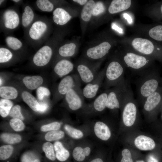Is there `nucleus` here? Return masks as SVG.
<instances>
[{"mask_svg":"<svg viewBox=\"0 0 162 162\" xmlns=\"http://www.w3.org/2000/svg\"><path fill=\"white\" fill-rule=\"evenodd\" d=\"M124 69L120 63L116 61L111 62L106 68L102 88L110 89L124 82Z\"/></svg>","mask_w":162,"mask_h":162,"instance_id":"obj_1","label":"nucleus"},{"mask_svg":"<svg viewBox=\"0 0 162 162\" xmlns=\"http://www.w3.org/2000/svg\"><path fill=\"white\" fill-rule=\"evenodd\" d=\"M137 84V98L143 102L158 89L159 82L153 73L146 72L140 75Z\"/></svg>","mask_w":162,"mask_h":162,"instance_id":"obj_2","label":"nucleus"},{"mask_svg":"<svg viewBox=\"0 0 162 162\" xmlns=\"http://www.w3.org/2000/svg\"><path fill=\"white\" fill-rule=\"evenodd\" d=\"M130 88L129 83L125 80L118 85L110 88L106 107L110 110L119 109Z\"/></svg>","mask_w":162,"mask_h":162,"instance_id":"obj_3","label":"nucleus"},{"mask_svg":"<svg viewBox=\"0 0 162 162\" xmlns=\"http://www.w3.org/2000/svg\"><path fill=\"white\" fill-rule=\"evenodd\" d=\"M122 104L124 105L122 112L123 123L127 126H131L134 123L137 114L136 105L131 88L127 92Z\"/></svg>","mask_w":162,"mask_h":162,"instance_id":"obj_4","label":"nucleus"},{"mask_svg":"<svg viewBox=\"0 0 162 162\" xmlns=\"http://www.w3.org/2000/svg\"><path fill=\"white\" fill-rule=\"evenodd\" d=\"M106 68L99 71L94 79L86 84L82 89L84 98L91 99L94 98L102 88L104 81Z\"/></svg>","mask_w":162,"mask_h":162,"instance_id":"obj_5","label":"nucleus"},{"mask_svg":"<svg viewBox=\"0 0 162 162\" xmlns=\"http://www.w3.org/2000/svg\"><path fill=\"white\" fill-rule=\"evenodd\" d=\"M81 81L77 73H74L64 77L60 82L57 87L58 94L65 95L72 88H81Z\"/></svg>","mask_w":162,"mask_h":162,"instance_id":"obj_6","label":"nucleus"},{"mask_svg":"<svg viewBox=\"0 0 162 162\" xmlns=\"http://www.w3.org/2000/svg\"><path fill=\"white\" fill-rule=\"evenodd\" d=\"M84 98L81 88H72L65 95V100L69 108L74 111L81 109L82 106Z\"/></svg>","mask_w":162,"mask_h":162,"instance_id":"obj_7","label":"nucleus"},{"mask_svg":"<svg viewBox=\"0 0 162 162\" xmlns=\"http://www.w3.org/2000/svg\"><path fill=\"white\" fill-rule=\"evenodd\" d=\"M124 61L128 67L140 71L149 63L145 57L132 52H128L124 56Z\"/></svg>","mask_w":162,"mask_h":162,"instance_id":"obj_8","label":"nucleus"},{"mask_svg":"<svg viewBox=\"0 0 162 162\" xmlns=\"http://www.w3.org/2000/svg\"><path fill=\"white\" fill-rule=\"evenodd\" d=\"M98 69V67H91L83 63L78 64L76 68L81 82L86 84L91 82L96 77L99 72Z\"/></svg>","mask_w":162,"mask_h":162,"instance_id":"obj_9","label":"nucleus"},{"mask_svg":"<svg viewBox=\"0 0 162 162\" xmlns=\"http://www.w3.org/2000/svg\"><path fill=\"white\" fill-rule=\"evenodd\" d=\"M48 29L47 23L44 20H38L35 21L31 26L28 32L30 39L37 41L42 39Z\"/></svg>","mask_w":162,"mask_h":162,"instance_id":"obj_10","label":"nucleus"},{"mask_svg":"<svg viewBox=\"0 0 162 162\" xmlns=\"http://www.w3.org/2000/svg\"><path fill=\"white\" fill-rule=\"evenodd\" d=\"M52 50L49 45L46 44L41 47L35 54L33 61L36 65L44 66L50 61L52 55Z\"/></svg>","mask_w":162,"mask_h":162,"instance_id":"obj_11","label":"nucleus"},{"mask_svg":"<svg viewBox=\"0 0 162 162\" xmlns=\"http://www.w3.org/2000/svg\"><path fill=\"white\" fill-rule=\"evenodd\" d=\"M111 46L107 42H104L99 45L88 49L86 55L88 58L94 60L101 59L108 52Z\"/></svg>","mask_w":162,"mask_h":162,"instance_id":"obj_12","label":"nucleus"},{"mask_svg":"<svg viewBox=\"0 0 162 162\" xmlns=\"http://www.w3.org/2000/svg\"><path fill=\"white\" fill-rule=\"evenodd\" d=\"M3 20L4 26L9 29L16 28L19 26L20 22L18 14L13 9H9L4 12Z\"/></svg>","mask_w":162,"mask_h":162,"instance_id":"obj_13","label":"nucleus"},{"mask_svg":"<svg viewBox=\"0 0 162 162\" xmlns=\"http://www.w3.org/2000/svg\"><path fill=\"white\" fill-rule=\"evenodd\" d=\"M133 47L139 52L145 55L151 54L154 50V46L150 40L146 39L136 38L132 41Z\"/></svg>","mask_w":162,"mask_h":162,"instance_id":"obj_14","label":"nucleus"},{"mask_svg":"<svg viewBox=\"0 0 162 162\" xmlns=\"http://www.w3.org/2000/svg\"><path fill=\"white\" fill-rule=\"evenodd\" d=\"M73 64L70 61L63 59L59 61L54 68L55 73L60 76H65L71 73L74 69Z\"/></svg>","mask_w":162,"mask_h":162,"instance_id":"obj_15","label":"nucleus"},{"mask_svg":"<svg viewBox=\"0 0 162 162\" xmlns=\"http://www.w3.org/2000/svg\"><path fill=\"white\" fill-rule=\"evenodd\" d=\"M161 100L160 93L158 90L148 96L143 102V108L146 112L153 110L160 103Z\"/></svg>","mask_w":162,"mask_h":162,"instance_id":"obj_16","label":"nucleus"},{"mask_svg":"<svg viewBox=\"0 0 162 162\" xmlns=\"http://www.w3.org/2000/svg\"><path fill=\"white\" fill-rule=\"evenodd\" d=\"M135 146L142 150H149L155 147V142L151 138L144 135H141L136 137L134 141Z\"/></svg>","mask_w":162,"mask_h":162,"instance_id":"obj_17","label":"nucleus"},{"mask_svg":"<svg viewBox=\"0 0 162 162\" xmlns=\"http://www.w3.org/2000/svg\"><path fill=\"white\" fill-rule=\"evenodd\" d=\"M94 131L97 137L103 140H108L111 136V132L108 126L101 121L96 122L94 127Z\"/></svg>","mask_w":162,"mask_h":162,"instance_id":"obj_18","label":"nucleus"},{"mask_svg":"<svg viewBox=\"0 0 162 162\" xmlns=\"http://www.w3.org/2000/svg\"><path fill=\"white\" fill-rule=\"evenodd\" d=\"M52 14L53 21L60 25L66 24L71 18L69 13L62 8H56L53 11Z\"/></svg>","mask_w":162,"mask_h":162,"instance_id":"obj_19","label":"nucleus"},{"mask_svg":"<svg viewBox=\"0 0 162 162\" xmlns=\"http://www.w3.org/2000/svg\"><path fill=\"white\" fill-rule=\"evenodd\" d=\"M131 4L130 0H114L110 5L108 11L112 14L117 13L128 9Z\"/></svg>","mask_w":162,"mask_h":162,"instance_id":"obj_20","label":"nucleus"},{"mask_svg":"<svg viewBox=\"0 0 162 162\" xmlns=\"http://www.w3.org/2000/svg\"><path fill=\"white\" fill-rule=\"evenodd\" d=\"M110 89L105 90L94 100L92 105V108L94 111L101 112L106 107V104Z\"/></svg>","mask_w":162,"mask_h":162,"instance_id":"obj_21","label":"nucleus"},{"mask_svg":"<svg viewBox=\"0 0 162 162\" xmlns=\"http://www.w3.org/2000/svg\"><path fill=\"white\" fill-rule=\"evenodd\" d=\"M22 82L27 88L29 89L34 90L43 83V79L40 76H28L23 78Z\"/></svg>","mask_w":162,"mask_h":162,"instance_id":"obj_22","label":"nucleus"},{"mask_svg":"<svg viewBox=\"0 0 162 162\" xmlns=\"http://www.w3.org/2000/svg\"><path fill=\"white\" fill-rule=\"evenodd\" d=\"M53 146L56 158L62 162L67 160L69 157L70 153L64 148L62 143L60 142L56 141L54 143Z\"/></svg>","mask_w":162,"mask_h":162,"instance_id":"obj_23","label":"nucleus"},{"mask_svg":"<svg viewBox=\"0 0 162 162\" xmlns=\"http://www.w3.org/2000/svg\"><path fill=\"white\" fill-rule=\"evenodd\" d=\"M22 99L35 112L39 111V103L36 98L27 91H23L22 94Z\"/></svg>","mask_w":162,"mask_h":162,"instance_id":"obj_24","label":"nucleus"},{"mask_svg":"<svg viewBox=\"0 0 162 162\" xmlns=\"http://www.w3.org/2000/svg\"><path fill=\"white\" fill-rule=\"evenodd\" d=\"M34 14L32 8L28 5L26 6L22 16L21 22L22 26L26 28L32 22Z\"/></svg>","mask_w":162,"mask_h":162,"instance_id":"obj_25","label":"nucleus"},{"mask_svg":"<svg viewBox=\"0 0 162 162\" xmlns=\"http://www.w3.org/2000/svg\"><path fill=\"white\" fill-rule=\"evenodd\" d=\"M18 94V92L14 87L4 86L0 88V96L3 99H14L17 97Z\"/></svg>","mask_w":162,"mask_h":162,"instance_id":"obj_26","label":"nucleus"},{"mask_svg":"<svg viewBox=\"0 0 162 162\" xmlns=\"http://www.w3.org/2000/svg\"><path fill=\"white\" fill-rule=\"evenodd\" d=\"M95 3L93 0L89 1L83 7L81 13V17L84 21H89L92 14V12Z\"/></svg>","mask_w":162,"mask_h":162,"instance_id":"obj_27","label":"nucleus"},{"mask_svg":"<svg viewBox=\"0 0 162 162\" xmlns=\"http://www.w3.org/2000/svg\"><path fill=\"white\" fill-rule=\"evenodd\" d=\"M76 48V45L74 43L65 44L59 48L58 52L59 55L62 57H71L75 54Z\"/></svg>","mask_w":162,"mask_h":162,"instance_id":"obj_28","label":"nucleus"},{"mask_svg":"<svg viewBox=\"0 0 162 162\" xmlns=\"http://www.w3.org/2000/svg\"><path fill=\"white\" fill-rule=\"evenodd\" d=\"M13 102L10 100L2 99L0 100V114L5 117L9 114L13 106Z\"/></svg>","mask_w":162,"mask_h":162,"instance_id":"obj_29","label":"nucleus"},{"mask_svg":"<svg viewBox=\"0 0 162 162\" xmlns=\"http://www.w3.org/2000/svg\"><path fill=\"white\" fill-rule=\"evenodd\" d=\"M0 137L4 142L10 144L18 143L21 140V136L15 134L4 133L1 135Z\"/></svg>","mask_w":162,"mask_h":162,"instance_id":"obj_30","label":"nucleus"},{"mask_svg":"<svg viewBox=\"0 0 162 162\" xmlns=\"http://www.w3.org/2000/svg\"><path fill=\"white\" fill-rule=\"evenodd\" d=\"M5 43L8 46L14 50H17L21 49L23 44L18 38L12 36H8L5 39Z\"/></svg>","mask_w":162,"mask_h":162,"instance_id":"obj_31","label":"nucleus"},{"mask_svg":"<svg viewBox=\"0 0 162 162\" xmlns=\"http://www.w3.org/2000/svg\"><path fill=\"white\" fill-rule=\"evenodd\" d=\"M42 149L48 159L52 161L55 160L56 158L54 147L52 143L49 142L44 143L42 146Z\"/></svg>","mask_w":162,"mask_h":162,"instance_id":"obj_32","label":"nucleus"},{"mask_svg":"<svg viewBox=\"0 0 162 162\" xmlns=\"http://www.w3.org/2000/svg\"><path fill=\"white\" fill-rule=\"evenodd\" d=\"M36 4L40 10L44 12H51L54 8L52 2L48 0H37L36 1Z\"/></svg>","mask_w":162,"mask_h":162,"instance_id":"obj_33","label":"nucleus"},{"mask_svg":"<svg viewBox=\"0 0 162 162\" xmlns=\"http://www.w3.org/2000/svg\"><path fill=\"white\" fill-rule=\"evenodd\" d=\"M64 128L68 134L73 138L80 139L83 136V133L81 130L75 128L69 125L65 124Z\"/></svg>","mask_w":162,"mask_h":162,"instance_id":"obj_34","label":"nucleus"},{"mask_svg":"<svg viewBox=\"0 0 162 162\" xmlns=\"http://www.w3.org/2000/svg\"><path fill=\"white\" fill-rule=\"evenodd\" d=\"M13 147L10 145L3 146L0 148V159L4 160L8 158L12 154Z\"/></svg>","mask_w":162,"mask_h":162,"instance_id":"obj_35","label":"nucleus"},{"mask_svg":"<svg viewBox=\"0 0 162 162\" xmlns=\"http://www.w3.org/2000/svg\"><path fill=\"white\" fill-rule=\"evenodd\" d=\"M64 136V133L61 130H54L47 133L45 136L46 140L51 141L60 139Z\"/></svg>","mask_w":162,"mask_h":162,"instance_id":"obj_36","label":"nucleus"},{"mask_svg":"<svg viewBox=\"0 0 162 162\" xmlns=\"http://www.w3.org/2000/svg\"><path fill=\"white\" fill-rule=\"evenodd\" d=\"M13 55L8 49L1 47L0 48V62L1 63L7 62L13 57Z\"/></svg>","mask_w":162,"mask_h":162,"instance_id":"obj_37","label":"nucleus"},{"mask_svg":"<svg viewBox=\"0 0 162 162\" xmlns=\"http://www.w3.org/2000/svg\"><path fill=\"white\" fill-rule=\"evenodd\" d=\"M148 33L150 37L153 39L162 41V26H157L152 28Z\"/></svg>","mask_w":162,"mask_h":162,"instance_id":"obj_38","label":"nucleus"},{"mask_svg":"<svg viewBox=\"0 0 162 162\" xmlns=\"http://www.w3.org/2000/svg\"><path fill=\"white\" fill-rule=\"evenodd\" d=\"M72 156L74 159L78 162L83 161L86 157L83 148L80 146H77L74 148Z\"/></svg>","mask_w":162,"mask_h":162,"instance_id":"obj_39","label":"nucleus"},{"mask_svg":"<svg viewBox=\"0 0 162 162\" xmlns=\"http://www.w3.org/2000/svg\"><path fill=\"white\" fill-rule=\"evenodd\" d=\"M9 124L11 128L15 131H22L25 128L22 120L19 119L12 118L10 120Z\"/></svg>","mask_w":162,"mask_h":162,"instance_id":"obj_40","label":"nucleus"},{"mask_svg":"<svg viewBox=\"0 0 162 162\" xmlns=\"http://www.w3.org/2000/svg\"><path fill=\"white\" fill-rule=\"evenodd\" d=\"M9 115L13 118H16L23 120L24 118L21 112V107L16 105L11 109Z\"/></svg>","mask_w":162,"mask_h":162,"instance_id":"obj_41","label":"nucleus"},{"mask_svg":"<svg viewBox=\"0 0 162 162\" xmlns=\"http://www.w3.org/2000/svg\"><path fill=\"white\" fill-rule=\"evenodd\" d=\"M61 127L60 124L58 122H54L42 126L40 128L43 132L58 130Z\"/></svg>","mask_w":162,"mask_h":162,"instance_id":"obj_42","label":"nucleus"},{"mask_svg":"<svg viewBox=\"0 0 162 162\" xmlns=\"http://www.w3.org/2000/svg\"><path fill=\"white\" fill-rule=\"evenodd\" d=\"M105 7L103 3L98 2L95 4L94 7L92 15L97 16L103 13L105 11Z\"/></svg>","mask_w":162,"mask_h":162,"instance_id":"obj_43","label":"nucleus"},{"mask_svg":"<svg viewBox=\"0 0 162 162\" xmlns=\"http://www.w3.org/2000/svg\"><path fill=\"white\" fill-rule=\"evenodd\" d=\"M50 92L47 88L44 87H38L37 90V96L40 100H42L45 96L50 95Z\"/></svg>","mask_w":162,"mask_h":162,"instance_id":"obj_44","label":"nucleus"},{"mask_svg":"<svg viewBox=\"0 0 162 162\" xmlns=\"http://www.w3.org/2000/svg\"><path fill=\"white\" fill-rule=\"evenodd\" d=\"M122 155L121 162H133L131 153L128 149H123L122 151Z\"/></svg>","mask_w":162,"mask_h":162,"instance_id":"obj_45","label":"nucleus"},{"mask_svg":"<svg viewBox=\"0 0 162 162\" xmlns=\"http://www.w3.org/2000/svg\"><path fill=\"white\" fill-rule=\"evenodd\" d=\"M48 107V105L44 103H39V111L41 112H45Z\"/></svg>","mask_w":162,"mask_h":162,"instance_id":"obj_46","label":"nucleus"},{"mask_svg":"<svg viewBox=\"0 0 162 162\" xmlns=\"http://www.w3.org/2000/svg\"><path fill=\"white\" fill-rule=\"evenodd\" d=\"M113 29L115 30L119 33L122 34L123 33V31L122 28L119 27L118 26L114 23L112 24V26Z\"/></svg>","mask_w":162,"mask_h":162,"instance_id":"obj_47","label":"nucleus"},{"mask_svg":"<svg viewBox=\"0 0 162 162\" xmlns=\"http://www.w3.org/2000/svg\"><path fill=\"white\" fill-rule=\"evenodd\" d=\"M123 16L124 18L126 19L128 22L131 24L132 22V20L131 16L126 13H124L123 14Z\"/></svg>","mask_w":162,"mask_h":162,"instance_id":"obj_48","label":"nucleus"},{"mask_svg":"<svg viewBox=\"0 0 162 162\" xmlns=\"http://www.w3.org/2000/svg\"><path fill=\"white\" fill-rule=\"evenodd\" d=\"M148 162H158V161L154 156L150 155L148 158Z\"/></svg>","mask_w":162,"mask_h":162,"instance_id":"obj_49","label":"nucleus"},{"mask_svg":"<svg viewBox=\"0 0 162 162\" xmlns=\"http://www.w3.org/2000/svg\"><path fill=\"white\" fill-rule=\"evenodd\" d=\"M84 153L86 156H88L91 152V149L88 147H86L83 148Z\"/></svg>","mask_w":162,"mask_h":162,"instance_id":"obj_50","label":"nucleus"},{"mask_svg":"<svg viewBox=\"0 0 162 162\" xmlns=\"http://www.w3.org/2000/svg\"><path fill=\"white\" fill-rule=\"evenodd\" d=\"M74 2H77L81 5L85 4L87 2V0H74Z\"/></svg>","mask_w":162,"mask_h":162,"instance_id":"obj_51","label":"nucleus"},{"mask_svg":"<svg viewBox=\"0 0 162 162\" xmlns=\"http://www.w3.org/2000/svg\"><path fill=\"white\" fill-rule=\"evenodd\" d=\"M90 162H103V161L102 159L98 158L94 159Z\"/></svg>","mask_w":162,"mask_h":162,"instance_id":"obj_52","label":"nucleus"},{"mask_svg":"<svg viewBox=\"0 0 162 162\" xmlns=\"http://www.w3.org/2000/svg\"><path fill=\"white\" fill-rule=\"evenodd\" d=\"M12 1L15 3H18L20 2L21 1L20 0H12Z\"/></svg>","mask_w":162,"mask_h":162,"instance_id":"obj_53","label":"nucleus"},{"mask_svg":"<svg viewBox=\"0 0 162 162\" xmlns=\"http://www.w3.org/2000/svg\"><path fill=\"white\" fill-rule=\"evenodd\" d=\"M34 162H40V160L38 159H35Z\"/></svg>","mask_w":162,"mask_h":162,"instance_id":"obj_54","label":"nucleus"},{"mask_svg":"<svg viewBox=\"0 0 162 162\" xmlns=\"http://www.w3.org/2000/svg\"><path fill=\"white\" fill-rule=\"evenodd\" d=\"M4 0H0V5L2 4V3L4 2Z\"/></svg>","mask_w":162,"mask_h":162,"instance_id":"obj_55","label":"nucleus"},{"mask_svg":"<svg viewBox=\"0 0 162 162\" xmlns=\"http://www.w3.org/2000/svg\"><path fill=\"white\" fill-rule=\"evenodd\" d=\"M136 162H144V161L142 160H139L137 161Z\"/></svg>","mask_w":162,"mask_h":162,"instance_id":"obj_56","label":"nucleus"},{"mask_svg":"<svg viewBox=\"0 0 162 162\" xmlns=\"http://www.w3.org/2000/svg\"><path fill=\"white\" fill-rule=\"evenodd\" d=\"M2 80H1V79L0 78V85H1L2 83Z\"/></svg>","mask_w":162,"mask_h":162,"instance_id":"obj_57","label":"nucleus"},{"mask_svg":"<svg viewBox=\"0 0 162 162\" xmlns=\"http://www.w3.org/2000/svg\"><path fill=\"white\" fill-rule=\"evenodd\" d=\"M161 12L162 13V4L161 6Z\"/></svg>","mask_w":162,"mask_h":162,"instance_id":"obj_58","label":"nucleus"}]
</instances>
